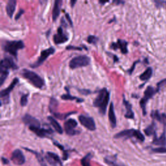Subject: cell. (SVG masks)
I'll use <instances>...</instances> for the list:
<instances>
[{
	"label": "cell",
	"instance_id": "74e56055",
	"mask_svg": "<svg viewBox=\"0 0 166 166\" xmlns=\"http://www.w3.org/2000/svg\"><path fill=\"white\" fill-rule=\"evenodd\" d=\"M67 50H79L81 51L83 49L81 47H77V46H68L66 47Z\"/></svg>",
	"mask_w": 166,
	"mask_h": 166
},
{
	"label": "cell",
	"instance_id": "c3c4849f",
	"mask_svg": "<svg viewBox=\"0 0 166 166\" xmlns=\"http://www.w3.org/2000/svg\"><path fill=\"white\" fill-rule=\"evenodd\" d=\"M165 4H166V2H165Z\"/></svg>",
	"mask_w": 166,
	"mask_h": 166
},
{
	"label": "cell",
	"instance_id": "ba28073f",
	"mask_svg": "<svg viewBox=\"0 0 166 166\" xmlns=\"http://www.w3.org/2000/svg\"><path fill=\"white\" fill-rule=\"evenodd\" d=\"M18 83H19V79L18 78H14L7 88L2 90L0 91V97H1V99L4 104H7L9 103V95L10 92L13 91V88Z\"/></svg>",
	"mask_w": 166,
	"mask_h": 166
},
{
	"label": "cell",
	"instance_id": "6da1fadb",
	"mask_svg": "<svg viewBox=\"0 0 166 166\" xmlns=\"http://www.w3.org/2000/svg\"><path fill=\"white\" fill-rule=\"evenodd\" d=\"M110 100V92L106 88H103L98 91V94L93 102V105L99 108L101 115H105Z\"/></svg>",
	"mask_w": 166,
	"mask_h": 166
},
{
	"label": "cell",
	"instance_id": "7a4b0ae2",
	"mask_svg": "<svg viewBox=\"0 0 166 166\" xmlns=\"http://www.w3.org/2000/svg\"><path fill=\"white\" fill-rule=\"evenodd\" d=\"M20 74L24 79H27L30 84L36 88L41 89L44 86V81L43 79L39 76L37 73L33 71L23 69L22 70Z\"/></svg>",
	"mask_w": 166,
	"mask_h": 166
},
{
	"label": "cell",
	"instance_id": "603a6c76",
	"mask_svg": "<svg viewBox=\"0 0 166 166\" xmlns=\"http://www.w3.org/2000/svg\"><path fill=\"white\" fill-rule=\"evenodd\" d=\"M16 7V0H9L7 6H6V11L9 18H12L14 13V11Z\"/></svg>",
	"mask_w": 166,
	"mask_h": 166
},
{
	"label": "cell",
	"instance_id": "83f0119b",
	"mask_svg": "<svg viewBox=\"0 0 166 166\" xmlns=\"http://www.w3.org/2000/svg\"><path fill=\"white\" fill-rule=\"evenodd\" d=\"M76 113H77V112H67V113L61 114V113H59V112H55L53 113V114L56 118H57L59 119H60V120H64V119H67V117L70 116V115L73 114H76Z\"/></svg>",
	"mask_w": 166,
	"mask_h": 166
},
{
	"label": "cell",
	"instance_id": "7c38bea8",
	"mask_svg": "<svg viewBox=\"0 0 166 166\" xmlns=\"http://www.w3.org/2000/svg\"><path fill=\"white\" fill-rule=\"evenodd\" d=\"M69 40L68 34L64 32L62 27H59L57 29V33L53 36V41L55 44H64Z\"/></svg>",
	"mask_w": 166,
	"mask_h": 166
},
{
	"label": "cell",
	"instance_id": "d590c367",
	"mask_svg": "<svg viewBox=\"0 0 166 166\" xmlns=\"http://www.w3.org/2000/svg\"><path fill=\"white\" fill-rule=\"evenodd\" d=\"M164 87H166V79L162 80V81H160L157 83L156 89L158 91V92H159L160 90V89L162 88H163Z\"/></svg>",
	"mask_w": 166,
	"mask_h": 166
},
{
	"label": "cell",
	"instance_id": "d6a6232c",
	"mask_svg": "<svg viewBox=\"0 0 166 166\" xmlns=\"http://www.w3.org/2000/svg\"><path fill=\"white\" fill-rule=\"evenodd\" d=\"M104 161L105 162L109 165L110 166H125L123 164H119L118 162H117L115 160H111L110 158H106L104 159Z\"/></svg>",
	"mask_w": 166,
	"mask_h": 166
},
{
	"label": "cell",
	"instance_id": "4fadbf2b",
	"mask_svg": "<svg viewBox=\"0 0 166 166\" xmlns=\"http://www.w3.org/2000/svg\"><path fill=\"white\" fill-rule=\"evenodd\" d=\"M11 160L15 165H21L26 162V158L22 151L16 149L12 153Z\"/></svg>",
	"mask_w": 166,
	"mask_h": 166
},
{
	"label": "cell",
	"instance_id": "cb8c5ba5",
	"mask_svg": "<svg viewBox=\"0 0 166 166\" xmlns=\"http://www.w3.org/2000/svg\"><path fill=\"white\" fill-rule=\"evenodd\" d=\"M153 73V70L152 69L151 67H148L144 71L143 73L140 75L139 78L141 80V81H143L145 82V84L146 82H147L151 78L152 75Z\"/></svg>",
	"mask_w": 166,
	"mask_h": 166
},
{
	"label": "cell",
	"instance_id": "ee69618b",
	"mask_svg": "<svg viewBox=\"0 0 166 166\" xmlns=\"http://www.w3.org/2000/svg\"><path fill=\"white\" fill-rule=\"evenodd\" d=\"M2 162L4 164H7L9 163V160L7 159V158H5L3 157H2Z\"/></svg>",
	"mask_w": 166,
	"mask_h": 166
},
{
	"label": "cell",
	"instance_id": "b9f144b4",
	"mask_svg": "<svg viewBox=\"0 0 166 166\" xmlns=\"http://www.w3.org/2000/svg\"><path fill=\"white\" fill-rule=\"evenodd\" d=\"M25 13V10H24L23 9H20L19 11H18V13L16 14V16H15V20H18L19 18L22 16V15Z\"/></svg>",
	"mask_w": 166,
	"mask_h": 166
},
{
	"label": "cell",
	"instance_id": "5bb4252c",
	"mask_svg": "<svg viewBox=\"0 0 166 166\" xmlns=\"http://www.w3.org/2000/svg\"><path fill=\"white\" fill-rule=\"evenodd\" d=\"M0 68L9 70V69L15 70L18 69V66L14 63L13 58L6 57L1 61V67Z\"/></svg>",
	"mask_w": 166,
	"mask_h": 166
},
{
	"label": "cell",
	"instance_id": "7bdbcfd3",
	"mask_svg": "<svg viewBox=\"0 0 166 166\" xmlns=\"http://www.w3.org/2000/svg\"><path fill=\"white\" fill-rule=\"evenodd\" d=\"M66 19H67V22H68L70 24V26H71V27H73V22H72V21H71V18H70V14H67V13H66Z\"/></svg>",
	"mask_w": 166,
	"mask_h": 166
},
{
	"label": "cell",
	"instance_id": "d4e9b609",
	"mask_svg": "<svg viewBox=\"0 0 166 166\" xmlns=\"http://www.w3.org/2000/svg\"><path fill=\"white\" fill-rule=\"evenodd\" d=\"M144 132L145 135H147V136H154V137L156 136V123L155 121H152L151 123V124H150L148 127H147L144 129Z\"/></svg>",
	"mask_w": 166,
	"mask_h": 166
},
{
	"label": "cell",
	"instance_id": "4dcf8cb0",
	"mask_svg": "<svg viewBox=\"0 0 166 166\" xmlns=\"http://www.w3.org/2000/svg\"><path fill=\"white\" fill-rule=\"evenodd\" d=\"M58 101L57 99H55V98H51L50 102V106H49V108H50V112L53 114L55 112V110L57 109L58 107Z\"/></svg>",
	"mask_w": 166,
	"mask_h": 166
},
{
	"label": "cell",
	"instance_id": "e0dca14e",
	"mask_svg": "<svg viewBox=\"0 0 166 166\" xmlns=\"http://www.w3.org/2000/svg\"><path fill=\"white\" fill-rule=\"evenodd\" d=\"M22 121L26 125L29 127H40V121L29 114H26L22 118Z\"/></svg>",
	"mask_w": 166,
	"mask_h": 166
},
{
	"label": "cell",
	"instance_id": "ffe728a7",
	"mask_svg": "<svg viewBox=\"0 0 166 166\" xmlns=\"http://www.w3.org/2000/svg\"><path fill=\"white\" fill-rule=\"evenodd\" d=\"M152 144L155 145H160L162 147H165L166 145V131L165 127L164 128V131L161 136L160 137H157L156 136L154 137Z\"/></svg>",
	"mask_w": 166,
	"mask_h": 166
},
{
	"label": "cell",
	"instance_id": "484cf974",
	"mask_svg": "<svg viewBox=\"0 0 166 166\" xmlns=\"http://www.w3.org/2000/svg\"><path fill=\"white\" fill-rule=\"evenodd\" d=\"M47 119L49 120V121L50 122L51 125L55 128V130L59 134H62L63 133V129L62 127L60 126L59 123L56 119H55L51 116H48Z\"/></svg>",
	"mask_w": 166,
	"mask_h": 166
},
{
	"label": "cell",
	"instance_id": "8fae6325",
	"mask_svg": "<svg viewBox=\"0 0 166 166\" xmlns=\"http://www.w3.org/2000/svg\"><path fill=\"white\" fill-rule=\"evenodd\" d=\"M29 128L30 131L34 132L36 136L40 138L49 137L53 133L51 129L41 128L40 127H29Z\"/></svg>",
	"mask_w": 166,
	"mask_h": 166
},
{
	"label": "cell",
	"instance_id": "1f68e13d",
	"mask_svg": "<svg viewBox=\"0 0 166 166\" xmlns=\"http://www.w3.org/2000/svg\"><path fill=\"white\" fill-rule=\"evenodd\" d=\"M92 158V155L91 153H88L81 160V165L83 166H91L90 160Z\"/></svg>",
	"mask_w": 166,
	"mask_h": 166
},
{
	"label": "cell",
	"instance_id": "f6af8a7d",
	"mask_svg": "<svg viewBox=\"0 0 166 166\" xmlns=\"http://www.w3.org/2000/svg\"><path fill=\"white\" fill-rule=\"evenodd\" d=\"M77 3V0H71V1L70 2V3H71V7L73 8V7H74L75 4Z\"/></svg>",
	"mask_w": 166,
	"mask_h": 166
},
{
	"label": "cell",
	"instance_id": "7dc6e473",
	"mask_svg": "<svg viewBox=\"0 0 166 166\" xmlns=\"http://www.w3.org/2000/svg\"><path fill=\"white\" fill-rule=\"evenodd\" d=\"M108 1H99V3L100 4H101V5H104V4H105L106 3H108Z\"/></svg>",
	"mask_w": 166,
	"mask_h": 166
},
{
	"label": "cell",
	"instance_id": "8992f818",
	"mask_svg": "<svg viewBox=\"0 0 166 166\" xmlns=\"http://www.w3.org/2000/svg\"><path fill=\"white\" fill-rule=\"evenodd\" d=\"M91 59L87 55H80L72 59L69 63L71 69L74 70L78 67L87 66L90 64Z\"/></svg>",
	"mask_w": 166,
	"mask_h": 166
},
{
	"label": "cell",
	"instance_id": "e575fe53",
	"mask_svg": "<svg viewBox=\"0 0 166 166\" xmlns=\"http://www.w3.org/2000/svg\"><path fill=\"white\" fill-rule=\"evenodd\" d=\"M28 97H29V94H23L22 95L21 99H20V104L22 107H25L27 105V102H28Z\"/></svg>",
	"mask_w": 166,
	"mask_h": 166
},
{
	"label": "cell",
	"instance_id": "836d02e7",
	"mask_svg": "<svg viewBox=\"0 0 166 166\" xmlns=\"http://www.w3.org/2000/svg\"><path fill=\"white\" fill-rule=\"evenodd\" d=\"M98 40H99V38H97V36H94V35H90L87 38V42L89 43V44H91L95 45L97 43Z\"/></svg>",
	"mask_w": 166,
	"mask_h": 166
},
{
	"label": "cell",
	"instance_id": "4316f807",
	"mask_svg": "<svg viewBox=\"0 0 166 166\" xmlns=\"http://www.w3.org/2000/svg\"><path fill=\"white\" fill-rule=\"evenodd\" d=\"M66 90L67 91V94L63 95L60 96V98L63 100H70V101H73V100H75L77 103H82L84 101V99H81V98H79L77 97H75V96H72L70 94L69 90L67 89V87L65 88Z\"/></svg>",
	"mask_w": 166,
	"mask_h": 166
},
{
	"label": "cell",
	"instance_id": "30bf717a",
	"mask_svg": "<svg viewBox=\"0 0 166 166\" xmlns=\"http://www.w3.org/2000/svg\"><path fill=\"white\" fill-rule=\"evenodd\" d=\"M77 127V121L74 119H68L64 124V127L65 132L67 134L70 136H74L79 133V131L75 130V128Z\"/></svg>",
	"mask_w": 166,
	"mask_h": 166
},
{
	"label": "cell",
	"instance_id": "bcb514c9",
	"mask_svg": "<svg viewBox=\"0 0 166 166\" xmlns=\"http://www.w3.org/2000/svg\"><path fill=\"white\" fill-rule=\"evenodd\" d=\"M113 3L117 4L118 5L119 4H120V3H121V4H124V3H125V2H123V1H114Z\"/></svg>",
	"mask_w": 166,
	"mask_h": 166
},
{
	"label": "cell",
	"instance_id": "ac0fdd59",
	"mask_svg": "<svg viewBox=\"0 0 166 166\" xmlns=\"http://www.w3.org/2000/svg\"><path fill=\"white\" fill-rule=\"evenodd\" d=\"M151 117L152 119H156L160 123L163 124L164 127H166V114L160 113L158 110H152Z\"/></svg>",
	"mask_w": 166,
	"mask_h": 166
},
{
	"label": "cell",
	"instance_id": "9c48e42d",
	"mask_svg": "<svg viewBox=\"0 0 166 166\" xmlns=\"http://www.w3.org/2000/svg\"><path fill=\"white\" fill-rule=\"evenodd\" d=\"M79 121L81 124L88 130L94 131L96 129V125L94 119L89 116L80 115L79 116Z\"/></svg>",
	"mask_w": 166,
	"mask_h": 166
},
{
	"label": "cell",
	"instance_id": "f35d334b",
	"mask_svg": "<svg viewBox=\"0 0 166 166\" xmlns=\"http://www.w3.org/2000/svg\"><path fill=\"white\" fill-rule=\"evenodd\" d=\"M154 2H155L156 7L157 8H160L163 7V4L164 3V1H160V0H155Z\"/></svg>",
	"mask_w": 166,
	"mask_h": 166
},
{
	"label": "cell",
	"instance_id": "44dd1931",
	"mask_svg": "<svg viewBox=\"0 0 166 166\" xmlns=\"http://www.w3.org/2000/svg\"><path fill=\"white\" fill-rule=\"evenodd\" d=\"M63 4V1L61 0H56L55 2L53 12H52V18L54 22L56 21V20L58 18V17L60 15V9H61V5Z\"/></svg>",
	"mask_w": 166,
	"mask_h": 166
},
{
	"label": "cell",
	"instance_id": "7402d4cb",
	"mask_svg": "<svg viewBox=\"0 0 166 166\" xmlns=\"http://www.w3.org/2000/svg\"><path fill=\"white\" fill-rule=\"evenodd\" d=\"M108 119L110 125H111L112 128H115L116 127L117 124V120H116V117L114 112V107L113 103L112 102L110 104L109 107V111H108Z\"/></svg>",
	"mask_w": 166,
	"mask_h": 166
},
{
	"label": "cell",
	"instance_id": "f1b7e54d",
	"mask_svg": "<svg viewBox=\"0 0 166 166\" xmlns=\"http://www.w3.org/2000/svg\"><path fill=\"white\" fill-rule=\"evenodd\" d=\"M9 74V70L0 68V86H2Z\"/></svg>",
	"mask_w": 166,
	"mask_h": 166
},
{
	"label": "cell",
	"instance_id": "2e32d148",
	"mask_svg": "<svg viewBox=\"0 0 166 166\" xmlns=\"http://www.w3.org/2000/svg\"><path fill=\"white\" fill-rule=\"evenodd\" d=\"M46 158L47 162L48 163H50L53 166H57L58 165L63 166L62 162H61L59 156L54 152H47Z\"/></svg>",
	"mask_w": 166,
	"mask_h": 166
},
{
	"label": "cell",
	"instance_id": "9a60e30c",
	"mask_svg": "<svg viewBox=\"0 0 166 166\" xmlns=\"http://www.w3.org/2000/svg\"><path fill=\"white\" fill-rule=\"evenodd\" d=\"M128 42L126 40L118 39L116 43H112L110 45V48L114 50H117L118 49H119L121 52L123 54H127L128 53Z\"/></svg>",
	"mask_w": 166,
	"mask_h": 166
},
{
	"label": "cell",
	"instance_id": "3957f363",
	"mask_svg": "<svg viewBox=\"0 0 166 166\" xmlns=\"http://www.w3.org/2000/svg\"><path fill=\"white\" fill-rule=\"evenodd\" d=\"M25 48V44L22 40L5 41L3 44V50L13 56L16 59L18 57V50Z\"/></svg>",
	"mask_w": 166,
	"mask_h": 166
},
{
	"label": "cell",
	"instance_id": "52a82bcc",
	"mask_svg": "<svg viewBox=\"0 0 166 166\" xmlns=\"http://www.w3.org/2000/svg\"><path fill=\"white\" fill-rule=\"evenodd\" d=\"M55 52V49L53 47H50V48H47L46 49V50L42 51L38 60H36L34 63L30 64V66L33 67V68H36V67H39L44 63V61L49 57H50V55L54 54Z\"/></svg>",
	"mask_w": 166,
	"mask_h": 166
},
{
	"label": "cell",
	"instance_id": "60d3db41",
	"mask_svg": "<svg viewBox=\"0 0 166 166\" xmlns=\"http://www.w3.org/2000/svg\"><path fill=\"white\" fill-rule=\"evenodd\" d=\"M79 91L81 93V94H83V95H89V94H91V91L89 90H86V89H83V90H79Z\"/></svg>",
	"mask_w": 166,
	"mask_h": 166
},
{
	"label": "cell",
	"instance_id": "d6986e66",
	"mask_svg": "<svg viewBox=\"0 0 166 166\" xmlns=\"http://www.w3.org/2000/svg\"><path fill=\"white\" fill-rule=\"evenodd\" d=\"M123 103L126 108V113L125 114V118L127 119H134V113L132 110V104L128 101L125 99V95H123Z\"/></svg>",
	"mask_w": 166,
	"mask_h": 166
},
{
	"label": "cell",
	"instance_id": "f546056e",
	"mask_svg": "<svg viewBox=\"0 0 166 166\" xmlns=\"http://www.w3.org/2000/svg\"><path fill=\"white\" fill-rule=\"evenodd\" d=\"M24 149H25L26 150H27V151H29V152H33V153L34 154V155H35L36 158L38 159V160L39 163L40 164L41 166H47V164H46V162H45V160H44V158L42 157V156L40 155V154H39V153L37 152H35V151H34L30 150V149H26V148H24Z\"/></svg>",
	"mask_w": 166,
	"mask_h": 166
},
{
	"label": "cell",
	"instance_id": "5b68a950",
	"mask_svg": "<svg viewBox=\"0 0 166 166\" xmlns=\"http://www.w3.org/2000/svg\"><path fill=\"white\" fill-rule=\"evenodd\" d=\"M156 93H158V91L156 90V88H153L151 86H149L147 87L146 90L144 91V97L141 98V99L140 101V107L142 110V112L144 115H146L147 114V110H146V105L147 102L149 101V100L151 98L153 97V96L155 95Z\"/></svg>",
	"mask_w": 166,
	"mask_h": 166
},
{
	"label": "cell",
	"instance_id": "ab89813d",
	"mask_svg": "<svg viewBox=\"0 0 166 166\" xmlns=\"http://www.w3.org/2000/svg\"><path fill=\"white\" fill-rule=\"evenodd\" d=\"M139 62H140V60H136V61H135V62H134V64H133V65L132 66V67L130 68V70H128V72L129 74H130V75L132 74V72H133V71H134V68H135V66H136V65Z\"/></svg>",
	"mask_w": 166,
	"mask_h": 166
},
{
	"label": "cell",
	"instance_id": "277c9868",
	"mask_svg": "<svg viewBox=\"0 0 166 166\" xmlns=\"http://www.w3.org/2000/svg\"><path fill=\"white\" fill-rule=\"evenodd\" d=\"M114 138L115 139L118 138L128 139L131 138H135L140 141H141V142H144L145 140L144 135L139 130H136V129L134 128L126 129V130L122 131L118 133H117L114 136Z\"/></svg>",
	"mask_w": 166,
	"mask_h": 166
},
{
	"label": "cell",
	"instance_id": "8d00e7d4",
	"mask_svg": "<svg viewBox=\"0 0 166 166\" xmlns=\"http://www.w3.org/2000/svg\"><path fill=\"white\" fill-rule=\"evenodd\" d=\"M152 151L156 153H166V147H160L157 148H154L152 149Z\"/></svg>",
	"mask_w": 166,
	"mask_h": 166
}]
</instances>
